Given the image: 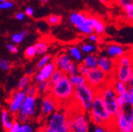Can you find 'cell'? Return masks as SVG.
<instances>
[{
    "label": "cell",
    "mask_w": 133,
    "mask_h": 132,
    "mask_svg": "<svg viewBox=\"0 0 133 132\" xmlns=\"http://www.w3.org/2000/svg\"><path fill=\"white\" fill-rule=\"evenodd\" d=\"M97 56L98 55H97L95 53L86 55L83 57L82 62L84 63L90 69L97 67Z\"/></svg>",
    "instance_id": "21"
},
{
    "label": "cell",
    "mask_w": 133,
    "mask_h": 132,
    "mask_svg": "<svg viewBox=\"0 0 133 132\" xmlns=\"http://www.w3.org/2000/svg\"><path fill=\"white\" fill-rule=\"evenodd\" d=\"M97 67L112 78L115 69V59L109 57L105 53L99 55L97 56Z\"/></svg>",
    "instance_id": "14"
},
{
    "label": "cell",
    "mask_w": 133,
    "mask_h": 132,
    "mask_svg": "<svg viewBox=\"0 0 133 132\" xmlns=\"http://www.w3.org/2000/svg\"><path fill=\"white\" fill-rule=\"evenodd\" d=\"M112 125L114 127L115 132H133L132 119L129 112L125 110H121L115 115Z\"/></svg>",
    "instance_id": "10"
},
{
    "label": "cell",
    "mask_w": 133,
    "mask_h": 132,
    "mask_svg": "<svg viewBox=\"0 0 133 132\" xmlns=\"http://www.w3.org/2000/svg\"><path fill=\"white\" fill-rule=\"evenodd\" d=\"M25 13L26 16H28V17H31V16L33 15V13H34V10H33L32 7L31 6H28L26 9H25Z\"/></svg>",
    "instance_id": "45"
},
{
    "label": "cell",
    "mask_w": 133,
    "mask_h": 132,
    "mask_svg": "<svg viewBox=\"0 0 133 132\" xmlns=\"http://www.w3.org/2000/svg\"><path fill=\"white\" fill-rule=\"evenodd\" d=\"M104 52L109 57L116 60V59L124 55L128 52L127 48L124 46L116 43H110L105 45Z\"/></svg>",
    "instance_id": "16"
},
{
    "label": "cell",
    "mask_w": 133,
    "mask_h": 132,
    "mask_svg": "<svg viewBox=\"0 0 133 132\" xmlns=\"http://www.w3.org/2000/svg\"><path fill=\"white\" fill-rule=\"evenodd\" d=\"M64 74H64L62 71H60L59 69H57V68H56V69L53 71V73L52 74L51 77H50V78H49V80H48L49 83L52 86L53 84L56 83V82H57L59 80H60V79L63 78V76Z\"/></svg>",
    "instance_id": "28"
},
{
    "label": "cell",
    "mask_w": 133,
    "mask_h": 132,
    "mask_svg": "<svg viewBox=\"0 0 133 132\" xmlns=\"http://www.w3.org/2000/svg\"><path fill=\"white\" fill-rule=\"evenodd\" d=\"M34 47L37 52V55H44L48 50V44L44 40L37 41L34 44Z\"/></svg>",
    "instance_id": "25"
},
{
    "label": "cell",
    "mask_w": 133,
    "mask_h": 132,
    "mask_svg": "<svg viewBox=\"0 0 133 132\" xmlns=\"http://www.w3.org/2000/svg\"><path fill=\"white\" fill-rule=\"evenodd\" d=\"M6 48L8 49V51L11 53L15 54V53H18V48L12 44H8L6 45Z\"/></svg>",
    "instance_id": "42"
},
{
    "label": "cell",
    "mask_w": 133,
    "mask_h": 132,
    "mask_svg": "<svg viewBox=\"0 0 133 132\" xmlns=\"http://www.w3.org/2000/svg\"><path fill=\"white\" fill-rule=\"evenodd\" d=\"M25 13H24L22 12H18L15 14V18H16V20L22 21L25 18Z\"/></svg>",
    "instance_id": "46"
},
{
    "label": "cell",
    "mask_w": 133,
    "mask_h": 132,
    "mask_svg": "<svg viewBox=\"0 0 133 132\" xmlns=\"http://www.w3.org/2000/svg\"><path fill=\"white\" fill-rule=\"evenodd\" d=\"M88 16V14L83 12H72L69 15V21L76 29H78L87 22Z\"/></svg>",
    "instance_id": "18"
},
{
    "label": "cell",
    "mask_w": 133,
    "mask_h": 132,
    "mask_svg": "<svg viewBox=\"0 0 133 132\" xmlns=\"http://www.w3.org/2000/svg\"><path fill=\"white\" fill-rule=\"evenodd\" d=\"M123 10L126 15V18L133 22V1H130L124 8Z\"/></svg>",
    "instance_id": "31"
},
{
    "label": "cell",
    "mask_w": 133,
    "mask_h": 132,
    "mask_svg": "<svg viewBox=\"0 0 133 132\" xmlns=\"http://www.w3.org/2000/svg\"><path fill=\"white\" fill-rule=\"evenodd\" d=\"M109 83L117 95H121V94L128 91V89H129V85L128 84L124 83V82H123L118 79H116L114 78H112L110 79Z\"/></svg>",
    "instance_id": "19"
},
{
    "label": "cell",
    "mask_w": 133,
    "mask_h": 132,
    "mask_svg": "<svg viewBox=\"0 0 133 132\" xmlns=\"http://www.w3.org/2000/svg\"><path fill=\"white\" fill-rule=\"evenodd\" d=\"M28 35V31L23 30L21 32H17L11 36V40L14 44H20Z\"/></svg>",
    "instance_id": "26"
},
{
    "label": "cell",
    "mask_w": 133,
    "mask_h": 132,
    "mask_svg": "<svg viewBox=\"0 0 133 132\" xmlns=\"http://www.w3.org/2000/svg\"><path fill=\"white\" fill-rule=\"evenodd\" d=\"M131 1V0H115L116 3L120 7H121L122 9Z\"/></svg>",
    "instance_id": "43"
},
{
    "label": "cell",
    "mask_w": 133,
    "mask_h": 132,
    "mask_svg": "<svg viewBox=\"0 0 133 132\" xmlns=\"http://www.w3.org/2000/svg\"><path fill=\"white\" fill-rule=\"evenodd\" d=\"M68 55H70V57L76 62L80 63L82 62V59H83V53L82 52V50L80 49V47H78L76 45H71L68 48Z\"/></svg>",
    "instance_id": "20"
},
{
    "label": "cell",
    "mask_w": 133,
    "mask_h": 132,
    "mask_svg": "<svg viewBox=\"0 0 133 132\" xmlns=\"http://www.w3.org/2000/svg\"><path fill=\"white\" fill-rule=\"evenodd\" d=\"M69 130L73 132H90V117L87 112L79 109L78 113L74 115H68Z\"/></svg>",
    "instance_id": "8"
},
{
    "label": "cell",
    "mask_w": 133,
    "mask_h": 132,
    "mask_svg": "<svg viewBox=\"0 0 133 132\" xmlns=\"http://www.w3.org/2000/svg\"><path fill=\"white\" fill-rule=\"evenodd\" d=\"M68 123V115H66V113L62 109H57L55 112L47 117L45 127L57 132H65L69 130Z\"/></svg>",
    "instance_id": "6"
},
{
    "label": "cell",
    "mask_w": 133,
    "mask_h": 132,
    "mask_svg": "<svg viewBox=\"0 0 133 132\" xmlns=\"http://www.w3.org/2000/svg\"><path fill=\"white\" fill-rule=\"evenodd\" d=\"M133 71V55L131 52H128L121 57L115 60V69L112 78L124 83L131 84Z\"/></svg>",
    "instance_id": "2"
},
{
    "label": "cell",
    "mask_w": 133,
    "mask_h": 132,
    "mask_svg": "<svg viewBox=\"0 0 133 132\" xmlns=\"http://www.w3.org/2000/svg\"><path fill=\"white\" fill-rule=\"evenodd\" d=\"M34 72H35V69L31 68V69H29V71H28V74H29V75H31V74H34Z\"/></svg>",
    "instance_id": "49"
},
{
    "label": "cell",
    "mask_w": 133,
    "mask_h": 132,
    "mask_svg": "<svg viewBox=\"0 0 133 132\" xmlns=\"http://www.w3.org/2000/svg\"><path fill=\"white\" fill-rule=\"evenodd\" d=\"M65 132H73V131L71 130H66V131H65Z\"/></svg>",
    "instance_id": "55"
},
{
    "label": "cell",
    "mask_w": 133,
    "mask_h": 132,
    "mask_svg": "<svg viewBox=\"0 0 133 132\" xmlns=\"http://www.w3.org/2000/svg\"><path fill=\"white\" fill-rule=\"evenodd\" d=\"M62 22V18L59 15H56V14H51L47 17L46 18V22L49 25H58L61 23Z\"/></svg>",
    "instance_id": "29"
},
{
    "label": "cell",
    "mask_w": 133,
    "mask_h": 132,
    "mask_svg": "<svg viewBox=\"0 0 133 132\" xmlns=\"http://www.w3.org/2000/svg\"><path fill=\"white\" fill-rule=\"evenodd\" d=\"M69 80L71 81V85L75 88L78 86H81L84 84H87L86 77L80 74H76L73 75H69Z\"/></svg>",
    "instance_id": "22"
},
{
    "label": "cell",
    "mask_w": 133,
    "mask_h": 132,
    "mask_svg": "<svg viewBox=\"0 0 133 132\" xmlns=\"http://www.w3.org/2000/svg\"><path fill=\"white\" fill-rule=\"evenodd\" d=\"M56 68L62 71L66 75L78 74V63L75 62L68 52H60L53 59Z\"/></svg>",
    "instance_id": "7"
},
{
    "label": "cell",
    "mask_w": 133,
    "mask_h": 132,
    "mask_svg": "<svg viewBox=\"0 0 133 132\" xmlns=\"http://www.w3.org/2000/svg\"><path fill=\"white\" fill-rule=\"evenodd\" d=\"M56 69V66L53 61L44 65L43 67L39 69V71L34 74L32 77L33 81L35 83H39L43 81H48L53 71Z\"/></svg>",
    "instance_id": "13"
},
{
    "label": "cell",
    "mask_w": 133,
    "mask_h": 132,
    "mask_svg": "<svg viewBox=\"0 0 133 132\" xmlns=\"http://www.w3.org/2000/svg\"><path fill=\"white\" fill-rule=\"evenodd\" d=\"M10 68V63L5 59H0V69L3 71H8Z\"/></svg>",
    "instance_id": "38"
},
{
    "label": "cell",
    "mask_w": 133,
    "mask_h": 132,
    "mask_svg": "<svg viewBox=\"0 0 133 132\" xmlns=\"http://www.w3.org/2000/svg\"><path fill=\"white\" fill-rule=\"evenodd\" d=\"M44 130H45L46 132H57V131H56V130H54L52 129H50V128H48L47 127H44Z\"/></svg>",
    "instance_id": "48"
},
{
    "label": "cell",
    "mask_w": 133,
    "mask_h": 132,
    "mask_svg": "<svg viewBox=\"0 0 133 132\" xmlns=\"http://www.w3.org/2000/svg\"><path fill=\"white\" fill-rule=\"evenodd\" d=\"M80 49L82 50V53L85 55H88V54H92V53H95L96 50H97V47L94 43H88V42H85V43H82L80 44Z\"/></svg>",
    "instance_id": "24"
},
{
    "label": "cell",
    "mask_w": 133,
    "mask_h": 132,
    "mask_svg": "<svg viewBox=\"0 0 133 132\" xmlns=\"http://www.w3.org/2000/svg\"><path fill=\"white\" fill-rule=\"evenodd\" d=\"M53 61L52 60V55H50V54H44L42 58L40 59V60L37 62V65H36V68L37 69H41V67H43L44 65H46L47 63L50 62H52Z\"/></svg>",
    "instance_id": "30"
},
{
    "label": "cell",
    "mask_w": 133,
    "mask_h": 132,
    "mask_svg": "<svg viewBox=\"0 0 133 132\" xmlns=\"http://www.w3.org/2000/svg\"><path fill=\"white\" fill-rule=\"evenodd\" d=\"M87 38H88V40L91 43L97 44L99 42V35L96 34L95 32H92V33L89 34L87 36Z\"/></svg>",
    "instance_id": "41"
},
{
    "label": "cell",
    "mask_w": 133,
    "mask_h": 132,
    "mask_svg": "<svg viewBox=\"0 0 133 132\" xmlns=\"http://www.w3.org/2000/svg\"><path fill=\"white\" fill-rule=\"evenodd\" d=\"M107 125H95L92 130V132H113L109 128Z\"/></svg>",
    "instance_id": "35"
},
{
    "label": "cell",
    "mask_w": 133,
    "mask_h": 132,
    "mask_svg": "<svg viewBox=\"0 0 133 132\" xmlns=\"http://www.w3.org/2000/svg\"><path fill=\"white\" fill-rule=\"evenodd\" d=\"M20 126H21V125L19 124L18 122H17V121L14 122L12 128H11L10 130H8V132H18V129H19V127H20Z\"/></svg>",
    "instance_id": "44"
},
{
    "label": "cell",
    "mask_w": 133,
    "mask_h": 132,
    "mask_svg": "<svg viewBox=\"0 0 133 132\" xmlns=\"http://www.w3.org/2000/svg\"><path fill=\"white\" fill-rule=\"evenodd\" d=\"M37 112V98L32 96H26L19 109L18 120L20 123L26 122L29 118L33 117Z\"/></svg>",
    "instance_id": "11"
},
{
    "label": "cell",
    "mask_w": 133,
    "mask_h": 132,
    "mask_svg": "<svg viewBox=\"0 0 133 132\" xmlns=\"http://www.w3.org/2000/svg\"><path fill=\"white\" fill-rule=\"evenodd\" d=\"M129 106L133 107V93H131L129 95Z\"/></svg>",
    "instance_id": "47"
},
{
    "label": "cell",
    "mask_w": 133,
    "mask_h": 132,
    "mask_svg": "<svg viewBox=\"0 0 133 132\" xmlns=\"http://www.w3.org/2000/svg\"><path fill=\"white\" fill-rule=\"evenodd\" d=\"M26 93L28 96H37V95L39 93L38 89H37V86L35 85H32V86H29L27 88L25 89Z\"/></svg>",
    "instance_id": "34"
},
{
    "label": "cell",
    "mask_w": 133,
    "mask_h": 132,
    "mask_svg": "<svg viewBox=\"0 0 133 132\" xmlns=\"http://www.w3.org/2000/svg\"><path fill=\"white\" fill-rule=\"evenodd\" d=\"M89 117L94 125L111 126L113 117L107 110L102 97L98 93L95 96L93 105L89 111Z\"/></svg>",
    "instance_id": "1"
},
{
    "label": "cell",
    "mask_w": 133,
    "mask_h": 132,
    "mask_svg": "<svg viewBox=\"0 0 133 132\" xmlns=\"http://www.w3.org/2000/svg\"><path fill=\"white\" fill-rule=\"evenodd\" d=\"M98 1L101 3H103V4H105L107 3V0H98Z\"/></svg>",
    "instance_id": "52"
},
{
    "label": "cell",
    "mask_w": 133,
    "mask_h": 132,
    "mask_svg": "<svg viewBox=\"0 0 133 132\" xmlns=\"http://www.w3.org/2000/svg\"><path fill=\"white\" fill-rule=\"evenodd\" d=\"M14 6V3L8 0H5L4 2L0 3V10H6V9H10Z\"/></svg>",
    "instance_id": "40"
},
{
    "label": "cell",
    "mask_w": 133,
    "mask_h": 132,
    "mask_svg": "<svg viewBox=\"0 0 133 132\" xmlns=\"http://www.w3.org/2000/svg\"><path fill=\"white\" fill-rule=\"evenodd\" d=\"M52 85L49 83L48 81H43L37 84V89L39 93H49L51 91Z\"/></svg>",
    "instance_id": "27"
},
{
    "label": "cell",
    "mask_w": 133,
    "mask_h": 132,
    "mask_svg": "<svg viewBox=\"0 0 133 132\" xmlns=\"http://www.w3.org/2000/svg\"><path fill=\"white\" fill-rule=\"evenodd\" d=\"M131 1H133V0H131Z\"/></svg>",
    "instance_id": "57"
},
{
    "label": "cell",
    "mask_w": 133,
    "mask_h": 132,
    "mask_svg": "<svg viewBox=\"0 0 133 132\" xmlns=\"http://www.w3.org/2000/svg\"><path fill=\"white\" fill-rule=\"evenodd\" d=\"M5 0H0V3H3V2H4Z\"/></svg>",
    "instance_id": "56"
},
{
    "label": "cell",
    "mask_w": 133,
    "mask_h": 132,
    "mask_svg": "<svg viewBox=\"0 0 133 132\" xmlns=\"http://www.w3.org/2000/svg\"><path fill=\"white\" fill-rule=\"evenodd\" d=\"M90 69L88 67H87L84 63H82V62L78 63V74L86 77L88 74V73L90 72Z\"/></svg>",
    "instance_id": "36"
},
{
    "label": "cell",
    "mask_w": 133,
    "mask_h": 132,
    "mask_svg": "<svg viewBox=\"0 0 133 132\" xmlns=\"http://www.w3.org/2000/svg\"><path fill=\"white\" fill-rule=\"evenodd\" d=\"M24 55H25V57L28 59H32L34 58L35 55H37V52H36L34 45L28 47L25 50Z\"/></svg>",
    "instance_id": "33"
},
{
    "label": "cell",
    "mask_w": 133,
    "mask_h": 132,
    "mask_svg": "<svg viewBox=\"0 0 133 132\" xmlns=\"http://www.w3.org/2000/svg\"><path fill=\"white\" fill-rule=\"evenodd\" d=\"M31 81V77L30 75H25L23 76L18 81V89L20 90H23L25 88H27L29 86V83Z\"/></svg>",
    "instance_id": "32"
},
{
    "label": "cell",
    "mask_w": 133,
    "mask_h": 132,
    "mask_svg": "<svg viewBox=\"0 0 133 132\" xmlns=\"http://www.w3.org/2000/svg\"><path fill=\"white\" fill-rule=\"evenodd\" d=\"M111 78L112 77L106 74L97 67L90 69V72L86 76L87 84L93 87L97 91L107 84Z\"/></svg>",
    "instance_id": "9"
},
{
    "label": "cell",
    "mask_w": 133,
    "mask_h": 132,
    "mask_svg": "<svg viewBox=\"0 0 133 132\" xmlns=\"http://www.w3.org/2000/svg\"><path fill=\"white\" fill-rule=\"evenodd\" d=\"M59 103L55 98H53L51 95L45 96L41 104V113L44 117H48L50 115L55 112L59 107Z\"/></svg>",
    "instance_id": "12"
},
{
    "label": "cell",
    "mask_w": 133,
    "mask_h": 132,
    "mask_svg": "<svg viewBox=\"0 0 133 132\" xmlns=\"http://www.w3.org/2000/svg\"><path fill=\"white\" fill-rule=\"evenodd\" d=\"M75 87L71 85L69 76L64 74L63 78L51 86L50 95L55 98L59 104L73 101Z\"/></svg>",
    "instance_id": "3"
},
{
    "label": "cell",
    "mask_w": 133,
    "mask_h": 132,
    "mask_svg": "<svg viewBox=\"0 0 133 132\" xmlns=\"http://www.w3.org/2000/svg\"><path fill=\"white\" fill-rule=\"evenodd\" d=\"M131 85H133V71H132V74H131Z\"/></svg>",
    "instance_id": "54"
},
{
    "label": "cell",
    "mask_w": 133,
    "mask_h": 132,
    "mask_svg": "<svg viewBox=\"0 0 133 132\" xmlns=\"http://www.w3.org/2000/svg\"><path fill=\"white\" fill-rule=\"evenodd\" d=\"M26 96H27V93L25 89L23 90L18 89L12 94L10 101L9 104L10 110L12 113H18L19 109L25 100V98L26 97Z\"/></svg>",
    "instance_id": "15"
},
{
    "label": "cell",
    "mask_w": 133,
    "mask_h": 132,
    "mask_svg": "<svg viewBox=\"0 0 133 132\" xmlns=\"http://www.w3.org/2000/svg\"><path fill=\"white\" fill-rule=\"evenodd\" d=\"M97 93L96 89L88 84H84L75 88L73 101L80 110L89 112Z\"/></svg>",
    "instance_id": "4"
},
{
    "label": "cell",
    "mask_w": 133,
    "mask_h": 132,
    "mask_svg": "<svg viewBox=\"0 0 133 132\" xmlns=\"http://www.w3.org/2000/svg\"><path fill=\"white\" fill-rule=\"evenodd\" d=\"M129 91H127L117 96V103L121 110H125L127 106H129Z\"/></svg>",
    "instance_id": "23"
},
{
    "label": "cell",
    "mask_w": 133,
    "mask_h": 132,
    "mask_svg": "<svg viewBox=\"0 0 133 132\" xmlns=\"http://www.w3.org/2000/svg\"><path fill=\"white\" fill-rule=\"evenodd\" d=\"M39 1H40L41 3H47L48 0H39Z\"/></svg>",
    "instance_id": "53"
},
{
    "label": "cell",
    "mask_w": 133,
    "mask_h": 132,
    "mask_svg": "<svg viewBox=\"0 0 133 132\" xmlns=\"http://www.w3.org/2000/svg\"><path fill=\"white\" fill-rule=\"evenodd\" d=\"M18 132H33V129L30 125L23 123L22 125L20 126Z\"/></svg>",
    "instance_id": "39"
},
{
    "label": "cell",
    "mask_w": 133,
    "mask_h": 132,
    "mask_svg": "<svg viewBox=\"0 0 133 132\" xmlns=\"http://www.w3.org/2000/svg\"><path fill=\"white\" fill-rule=\"evenodd\" d=\"M129 114H130L131 117L132 119V121H133V107H131V108L129 110Z\"/></svg>",
    "instance_id": "50"
},
{
    "label": "cell",
    "mask_w": 133,
    "mask_h": 132,
    "mask_svg": "<svg viewBox=\"0 0 133 132\" xmlns=\"http://www.w3.org/2000/svg\"><path fill=\"white\" fill-rule=\"evenodd\" d=\"M128 91H129L131 93H133V85H131V86H129V89H128Z\"/></svg>",
    "instance_id": "51"
},
{
    "label": "cell",
    "mask_w": 133,
    "mask_h": 132,
    "mask_svg": "<svg viewBox=\"0 0 133 132\" xmlns=\"http://www.w3.org/2000/svg\"><path fill=\"white\" fill-rule=\"evenodd\" d=\"M1 120H2V123H3V125L4 127L6 126V124H7L8 123L10 122V120H9V114H8V112H7L6 110H3V111L2 112Z\"/></svg>",
    "instance_id": "37"
},
{
    "label": "cell",
    "mask_w": 133,
    "mask_h": 132,
    "mask_svg": "<svg viewBox=\"0 0 133 132\" xmlns=\"http://www.w3.org/2000/svg\"><path fill=\"white\" fill-rule=\"evenodd\" d=\"M88 19L91 27L93 28L94 32H95L96 34L99 36L105 33L106 25L102 19L95 17V16H90V15H89Z\"/></svg>",
    "instance_id": "17"
},
{
    "label": "cell",
    "mask_w": 133,
    "mask_h": 132,
    "mask_svg": "<svg viewBox=\"0 0 133 132\" xmlns=\"http://www.w3.org/2000/svg\"><path fill=\"white\" fill-rule=\"evenodd\" d=\"M97 93L102 97L107 110L112 115V117H114L116 114H118L121 111L117 103L118 95L116 93V92L112 89L109 81L102 88L97 90Z\"/></svg>",
    "instance_id": "5"
}]
</instances>
